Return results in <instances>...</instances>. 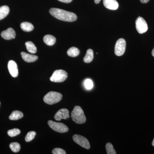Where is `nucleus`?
Listing matches in <instances>:
<instances>
[{"label": "nucleus", "instance_id": "obj_19", "mask_svg": "<svg viewBox=\"0 0 154 154\" xmlns=\"http://www.w3.org/2000/svg\"><path fill=\"white\" fill-rule=\"evenodd\" d=\"M25 46L28 52L31 54H35L37 51V48L35 45L31 41L25 42Z\"/></svg>", "mask_w": 154, "mask_h": 154}, {"label": "nucleus", "instance_id": "obj_7", "mask_svg": "<svg viewBox=\"0 0 154 154\" xmlns=\"http://www.w3.org/2000/svg\"><path fill=\"white\" fill-rule=\"evenodd\" d=\"M136 28L139 33L142 34L145 33L148 29L147 24L143 17H138L136 20Z\"/></svg>", "mask_w": 154, "mask_h": 154}, {"label": "nucleus", "instance_id": "obj_25", "mask_svg": "<svg viewBox=\"0 0 154 154\" xmlns=\"http://www.w3.org/2000/svg\"><path fill=\"white\" fill-rule=\"evenodd\" d=\"M21 133L20 130L18 128H14V129L10 130L8 131V134L9 136L11 137H14L20 134Z\"/></svg>", "mask_w": 154, "mask_h": 154}, {"label": "nucleus", "instance_id": "obj_11", "mask_svg": "<svg viewBox=\"0 0 154 154\" xmlns=\"http://www.w3.org/2000/svg\"><path fill=\"white\" fill-rule=\"evenodd\" d=\"M1 36L6 40H11L15 38L16 33L13 28H10L2 31L1 33Z\"/></svg>", "mask_w": 154, "mask_h": 154}, {"label": "nucleus", "instance_id": "obj_4", "mask_svg": "<svg viewBox=\"0 0 154 154\" xmlns=\"http://www.w3.org/2000/svg\"><path fill=\"white\" fill-rule=\"evenodd\" d=\"M68 77V74L63 70H57L54 72L51 77L50 81L56 83H61L64 82Z\"/></svg>", "mask_w": 154, "mask_h": 154}, {"label": "nucleus", "instance_id": "obj_26", "mask_svg": "<svg viewBox=\"0 0 154 154\" xmlns=\"http://www.w3.org/2000/svg\"><path fill=\"white\" fill-rule=\"evenodd\" d=\"M53 154H66V152L63 149L60 148H55L52 150Z\"/></svg>", "mask_w": 154, "mask_h": 154}, {"label": "nucleus", "instance_id": "obj_27", "mask_svg": "<svg viewBox=\"0 0 154 154\" xmlns=\"http://www.w3.org/2000/svg\"><path fill=\"white\" fill-rule=\"evenodd\" d=\"M62 2L65 3H69L71 2L72 0H58Z\"/></svg>", "mask_w": 154, "mask_h": 154}, {"label": "nucleus", "instance_id": "obj_16", "mask_svg": "<svg viewBox=\"0 0 154 154\" xmlns=\"http://www.w3.org/2000/svg\"><path fill=\"white\" fill-rule=\"evenodd\" d=\"M94 58V51L93 50L89 49L87 50L86 55L83 59V60L86 63H90L93 61Z\"/></svg>", "mask_w": 154, "mask_h": 154}, {"label": "nucleus", "instance_id": "obj_31", "mask_svg": "<svg viewBox=\"0 0 154 154\" xmlns=\"http://www.w3.org/2000/svg\"><path fill=\"white\" fill-rule=\"evenodd\" d=\"M152 145L154 146V139L153 140L152 142Z\"/></svg>", "mask_w": 154, "mask_h": 154}, {"label": "nucleus", "instance_id": "obj_28", "mask_svg": "<svg viewBox=\"0 0 154 154\" xmlns=\"http://www.w3.org/2000/svg\"><path fill=\"white\" fill-rule=\"evenodd\" d=\"M149 1V0H140L141 2L144 3V4L148 2Z\"/></svg>", "mask_w": 154, "mask_h": 154}, {"label": "nucleus", "instance_id": "obj_12", "mask_svg": "<svg viewBox=\"0 0 154 154\" xmlns=\"http://www.w3.org/2000/svg\"><path fill=\"white\" fill-rule=\"evenodd\" d=\"M103 4L106 8L110 10H116L119 8V4L116 0H103Z\"/></svg>", "mask_w": 154, "mask_h": 154}, {"label": "nucleus", "instance_id": "obj_17", "mask_svg": "<svg viewBox=\"0 0 154 154\" xmlns=\"http://www.w3.org/2000/svg\"><path fill=\"white\" fill-rule=\"evenodd\" d=\"M10 12V8L8 6H3L0 7V20L5 18Z\"/></svg>", "mask_w": 154, "mask_h": 154}, {"label": "nucleus", "instance_id": "obj_6", "mask_svg": "<svg viewBox=\"0 0 154 154\" xmlns=\"http://www.w3.org/2000/svg\"><path fill=\"white\" fill-rule=\"evenodd\" d=\"M126 48V42L124 38L119 39L116 43L114 52L117 56H121L124 54Z\"/></svg>", "mask_w": 154, "mask_h": 154}, {"label": "nucleus", "instance_id": "obj_18", "mask_svg": "<svg viewBox=\"0 0 154 154\" xmlns=\"http://www.w3.org/2000/svg\"><path fill=\"white\" fill-rule=\"evenodd\" d=\"M20 26L22 30L25 32H30L34 29L33 25L30 22H22L21 23Z\"/></svg>", "mask_w": 154, "mask_h": 154}, {"label": "nucleus", "instance_id": "obj_23", "mask_svg": "<svg viewBox=\"0 0 154 154\" xmlns=\"http://www.w3.org/2000/svg\"><path fill=\"white\" fill-rule=\"evenodd\" d=\"M36 133L34 131H30L28 132L25 138V140L27 142L31 141L35 137Z\"/></svg>", "mask_w": 154, "mask_h": 154}, {"label": "nucleus", "instance_id": "obj_1", "mask_svg": "<svg viewBox=\"0 0 154 154\" xmlns=\"http://www.w3.org/2000/svg\"><path fill=\"white\" fill-rule=\"evenodd\" d=\"M49 13L56 19L65 22H74L77 19V16L74 13L62 9L52 8L49 10Z\"/></svg>", "mask_w": 154, "mask_h": 154}, {"label": "nucleus", "instance_id": "obj_22", "mask_svg": "<svg viewBox=\"0 0 154 154\" xmlns=\"http://www.w3.org/2000/svg\"><path fill=\"white\" fill-rule=\"evenodd\" d=\"M106 147V151L107 154H116L114 148H113V145L110 143H108L106 144L105 146Z\"/></svg>", "mask_w": 154, "mask_h": 154}, {"label": "nucleus", "instance_id": "obj_30", "mask_svg": "<svg viewBox=\"0 0 154 154\" xmlns=\"http://www.w3.org/2000/svg\"><path fill=\"white\" fill-rule=\"evenodd\" d=\"M152 55L154 57V48L153 49L152 51Z\"/></svg>", "mask_w": 154, "mask_h": 154}, {"label": "nucleus", "instance_id": "obj_21", "mask_svg": "<svg viewBox=\"0 0 154 154\" xmlns=\"http://www.w3.org/2000/svg\"><path fill=\"white\" fill-rule=\"evenodd\" d=\"M10 147L11 150L14 152H18L20 151L21 146L19 143L17 142L12 143L10 144Z\"/></svg>", "mask_w": 154, "mask_h": 154}, {"label": "nucleus", "instance_id": "obj_14", "mask_svg": "<svg viewBox=\"0 0 154 154\" xmlns=\"http://www.w3.org/2000/svg\"><path fill=\"white\" fill-rule=\"evenodd\" d=\"M43 41L49 46H52L55 43L56 38L51 35H46L43 37Z\"/></svg>", "mask_w": 154, "mask_h": 154}, {"label": "nucleus", "instance_id": "obj_29", "mask_svg": "<svg viewBox=\"0 0 154 154\" xmlns=\"http://www.w3.org/2000/svg\"><path fill=\"white\" fill-rule=\"evenodd\" d=\"M101 0H94V2H95V3L96 4H98L101 2Z\"/></svg>", "mask_w": 154, "mask_h": 154}, {"label": "nucleus", "instance_id": "obj_32", "mask_svg": "<svg viewBox=\"0 0 154 154\" xmlns=\"http://www.w3.org/2000/svg\"><path fill=\"white\" fill-rule=\"evenodd\" d=\"M0 106H1V102H0Z\"/></svg>", "mask_w": 154, "mask_h": 154}, {"label": "nucleus", "instance_id": "obj_10", "mask_svg": "<svg viewBox=\"0 0 154 154\" xmlns=\"http://www.w3.org/2000/svg\"><path fill=\"white\" fill-rule=\"evenodd\" d=\"M9 72L12 77H17L18 75V69L17 63L14 60L9 61L8 63Z\"/></svg>", "mask_w": 154, "mask_h": 154}, {"label": "nucleus", "instance_id": "obj_8", "mask_svg": "<svg viewBox=\"0 0 154 154\" xmlns=\"http://www.w3.org/2000/svg\"><path fill=\"white\" fill-rule=\"evenodd\" d=\"M73 140L75 143L84 148L89 149L91 148L90 143L86 138L80 135L75 134L73 136Z\"/></svg>", "mask_w": 154, "mask_h": 154}, {"label": "nucleus", "instance_id": "obj_24", "mask_svg": "<svg viewBox=\"0 0 154 154\" xmlns=\"http://www.w3.org/2000/svg\"><path fill=\"white\" fill-rule=\"evenodd\" d=\"M84 85L87 90H90L94 87V83L90 79H87L84 82Z\"/></svg>", "mask_w": 154, "mask_h": 154}, {"label": "nucleus", "instance_id": "obj_13", "mask_svg": "<svg viewBox=\"0 0 154 154\" xmlns=\"http://www.w3.org/2000/svg\"><path fill=\"white\" fill-rule=\"evenodd\" d=\"M21 54L23 60L27 63L34 62L38 59L37 56L32 55L25 52H21Z\"/></svg>", "mask_w": 154, "mask_h": 154}, {"label": "nucleus", "instance_id": "obj_9", "mask_svg": "<svg viewBox=\"0 0 154 154\" xmlns=\"http://www.w3.org/2000/svg\"><path fill=\"white\" fill-rule=\"evenodd\" d=\"M54 117L57 121H60L62 119H67L69 118V110L66 108L60 109L56 113Z\"/></svg>", "mask_w": 154, "mask_h": 154}, {"label": "nucleus", "instance_id": "obj_5", "mask_svg": "<svg viewBox=\"0 0 154 154\" xmlns=\"http://www.w3.org/2000/svg\"><path fill=\"white\" fill-rule=\"evenodd\" d=\"M48 123L51 129L57 132L63 133L68 131V127L63 123L55 122L51 120H49Z\"/></svg>", "mask_w": 154, "mask_h": 154}, {"label": "nucleus", "instance_id": "obj_20", "mask_svg": "<svg viewBox=\"0 0 154 154\" xmlns=\"http://www.w3.org/2000/svg\"><path fill=\"white\" fill-rule=\"evenodd\" d=\"M67 53L71 57H76L79 54L80 51L77 48L72 47L69 48Z\"/></svg>", "mask_w": 154, "mask_h": 154}, {"label": "nucleus", "instance_id": "obj_2", "mask_svg": "<svg viewBox=\"0 0 154 154\" xmlns=\"http://www.w3.org/2000/svg\"><path fill=\"white\" fill-rule=\"evenodd\" d=\"M71 117L73 121L79 124H84L86 121L85 116L81 107L75 106L71 113Z\"/></svg>", "mask_w": 154, "mask_h": 154}, {"label": "nucleus", "instance_id": "obj_3", "mask_svg": "<svg viewBox=\"0 0 154 154\" xmlns=\"http://www.w3.org/2000/svg\"><path fill=\"white\" fill-rule=\"evenodd\" d=\"M62 97V95L60 93L51 91L45 95L43 98V100L48 105H54L60 101Z\"/></svg>", "mask_w": 154, "mask_h": 154}, {"label": "nucleus", "instance_id": "obj_15", "mask_svg": "<svg viewBox=\"0 0 154 154\" xmlns=\"http://www.w3.org/2000/svg\"><path fill=\"white\" fill-rule=\"evenodd\" d=\"M23 116H24V114L21 111L15 110L13 111L9 116V119L11 120H17L21 119Z\"/></svg>", "mask_w": 154, "mask_h": 154}]
</instances>
